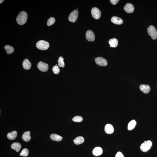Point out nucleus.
I'll list each match as a JSON object with an SVG mask.
<instances>
[{
    "instance_id": "f257e3e1",
    "label": "nucleus",
    "mask_w": 157,
    "mask_h": 157,
    "mask_svg": "<svg viewBox=\"0 0 157 157\" xmlns=\"http://www.w3.org/2000/svg\"><path fill=\"white\" fill-rule=\"evenodd\" d=\"M27 13L24 11H22L19 13L16 18V21L19 25H24L27 21Z\"/></svg>"
},
{
    "instance_id": "f03ea898",
    "label": "nucleus",
    "mask_w": 157,
    "mask_h": 157,
    "mask_svg": "<svg viewBox=\"0 0 157 157\" xmlns=\"http://www.w3.org/2000/svg\"><path fill=\"white\" fill-rule=\"evenodd\" d=\"M50 46V44L47 41H39L37 43L36 47L37 48L40 50H46L48 49Z\"/></svg>"
},
{
    "instance_id": "7ed1b4c3",
    "label": "nucleus",
    "mask_w": 157,
    "mask_h": 157,
    "mask_svg": "<svg viewBox=\"0 0 157 157\" xmlns=\"http://www.w3.org/2000/svg\"><path fill=\"white\" fill-rule=\"evenodd\" d=\"M152 145V143L150 140L145 141L140 145V150L143 152H147L150 149Z\"/></svg>"
},
{
    "instance_id": "20e7f679",
    "label": "nucleus",
    "mask_w": 157,
    "mask_h": 157,
    "mask_svg": "<svg viewBox=\"0 0 157 157\" xmlns=\"http://www.w3.org/2000/svg\"><path fill=\"white\" fill-rule=\"evenodd\" d=\"M148 34L151 37L152 39L155 40L157 38V31L155 27L153 26H150L147 29Z\"/></svg>"
},
{
    "instance_id": "39448f33",
    "label": "nucleus",
    "mask_w": 157,
    "mask_h": 157,
    "mask_svg": "<svg viewBox=\"0 0 157 157\" xmlns=\"http://www.w3.org/2000/svg\"><path fill=\"white\" fill-rule=\"evenodd\" d=\"M78 11L77 10H74L69 15V20L72 23H74L77 20L78 16Z\"/></svg>"
},
{
    "instance_id": "423d86ee",
    "label": "nucleus",
    "mask_w": 157,
    "mask_h": 157,
    "mask_svg": "<svg viewBox=\"0 0 157 157\" xmlns=\"http://www.w3.org/2000/svg\"><path fill=\"white\" fill-rule=\"evenodd\" d=\"M91 14L92 17L96 20L100 18L101 16V12L100 10L96 7L93 8L91 10Z\"/></svg>"
},
{
    "instance_id": "0eeeda50",
    "label": "nucleus",
    "mask_w": 157,
    "mask_h": 157,
    "mask_svg": "<svg viewBox=\"0 0 157 157\" xmlns=\"http://www.w3.org/2000/svg\"><path fill=\"white\" fill-rule=\"evenodd\" d=\"M95 61L97 65L100 66H105L107 65V61L103 57H97L95 59Z\"/></svg>"
},
{
    "instance_id": "6e6552de",
    "label": "nucleus",
    "mask_w": 157,
    "mask_h": 157,
    "mask_svg": "<svg viewBox=\"0 0 157 157\" xmlns=\"http://www.w3.org/2000/svg\"><path fill=\"white\" fill-rule=\"evenodd\" d=\"M38 68L40 70L43 72H45L48 70L49 66L47 64L40 61L37 65Z\"/></svg>"
},
{
    "instance_id": "1a4fd4ad",
    "label": "nucleus",
    "mask_w": 157,
    "mask_h": 157,
    "mask_svg": "<svg viewBox=\"0 0 157 157\" xmlns=\"http://www.w3.org/2000/svg\"><path fill=\"white\" fill-rule=\"evenodd\" d=\"M86 38L89 41H94L95 40V35L93 31L88 30L87 31L86 34Z\"/></svg>"
},
{
    "instance_id": "9d476101",
    "label": "nucleus",
    "mask_w": 157,
    "mask_h": 157,
    "mask_svg": "<svg viewBox=\"0 0 157 157\" xmlns=\"http://www.w3.org/2000/svg\"><path fill=\"white\" fill-rule=\"evenodd\" d=\"M124 10L126 12L128 13H131L133 12L134 10V7L131 4L127 3L124 7Z\"/></svg>"
},
{
    "instance_id": "9b49d317",
    "label": "nucleus",
    "mask_w": 157,
    "mask_h": 157,
    "mask_svg": "<svg viewBox=\"0 0 157 157\" xmlns=\"http://www.w3.org/2000/svg\"><path fill=\"white\" fill-rule=\"evenodd\" d=\"M140 91L145 94H147L149 93L150 90L149 86L148 85L142 84L140 86Z\"/></svg>"
},
{
    "instance_id": "f8f14e48",
    "label": "nucleus",
    "mask_w": 157,
    "mask_h": 157,
    "mask_svg": "<svg viewBox=\"0 0 157 157\" xmlns=\"http://www.w3.org/2000/svg\"><path fill=\"white\" fill-rule=\"evenodd\" d=\"M105 131L106 134H111L114 132V128L112 125L108 124L105 126Z\"/></svg>"
},
{
    "instance_id": "ddd939ff",
    "label": "nucleus",
    "mask_w": 157,
    "mask_h": 157,
    "mask_svg": "<svg viewBox=\"0 0 157 157\" xmlns=\"http://www.w3.org/2000/svg\"><path fill=\"white\" fill-rule=\"evenodd\" d=\"M111 21L112 23L116 25H120L123 23L122 19L116 16L112 17L111 19Z\"/></svg>"
},
{
    "instance_id": "4468645a",
    "label": "nucleus",
    "mask_w": 157,
    "mask_h": 157,
    "mask_svg": "<svg viewBox=\"0 0 157 157\" xmlns=\"http://www.w3.org/2000/svg\"><path fill=\"white\" fill-rule=\"evenodd\" d=\"M24 69L26 70L30 69L32 66V64L27 59H26L24 61L23 63Z\"/></svg>"
},
{
    "instance_id": "2eb2a0df",
    "label": "nucleus",
    "mask_w": 157,
    "mask_h": 157,
    "mask_svg": "<svg viewBox=\"0 0 157 157\" xmlns=\"http://www.w3.org/2000/svg\"><path fill=\"white\" fill-rule=\"evenodd\" d=\"M103 152V149L101 148L98 147L95 148L93 151V154L96 156H98L101 155Z\"/></svg>"
},
{
    "instance_id": "dca6fc26",
    "label": "nucleus",
    "mask_w": 157,
    "mask_h": 157,
    "mask_svg": "<svg viewBox=\"0 0 157 157\" xmlns=\"http://www.w3.org/2000/svg\"><path fill=\"white\" fill-rule=\"evenodd\" d=\"M30 134V132L29 131L25 132L24 133L22 136V138L23 140L26 142L29 141L31 139Z\"/></svg>"
},
{
    "instance_id": "f3484780",
    "label": "nucleus",
    "mask_w": 157,
    "mask_h": 157,
    "mask_svg": "<svg viewBox=\"0 0 157 157\" xmlns=\"http://www.w3.org/2000/svg\"><path fill=\"white\" fill-rule=\"evenodd\" d=\"M50 138L52 140L57 142L61 141L63 139V137L61 136L55 134H51Z\"/></svg>"
},
{
    "instance_id": "a211bd4d",
    "label": "nucleus",
    "mask_w": 157,
    "mask_h": 157,
    "mask_svg": "<svg viewBox=\"0 0 157 157\" xmlns=\"http://www.w3.org/2000/svg\"><path fill=\"white\" fill-rule=\"evenodd\" d=\"M11 147L12 149L15 150L16 152H18L21 148V146L20 143L15 142L11 145Z\"/></svg>"
},
{
    "instance_id": "6ab92c4d",
    "label": "nucleus",
    "mask_w": 157,
    "mask_h": 157,
    "mask_svg": "<svg viewBox=\"0 0 157 157\" xmlns=\"http://www.w3.org/2000/svg\"><path fill=\"white\" fill-rule=\"evenodd\" d=\"M17 135V132L15 131H13L11 132L8 133L7 135V138L10 140H14L16 138Z\"/></svg>"
},
{
    "instance_id": "aec40b11",
    "label": "nucleus",
    "mask_w": 157,
    "mask_h": 157,
    "mask_svg": "<svg viewBox=\"0 0 157 157\" xmlns=\"http://www.w3.org/2000/svg\"><path fill=\"white\" fill-rule=\"evenodd\" d=\"M109 43L110 47H116L118 45V41L116 38H112L109 40Z\"/></svg>"
},
{
    "instance_id": "412c9836",
    "label": "nucleus",
    "mask_w": 157,
    "mask_h": 157,
    "mask_svg": "<svg viewBox=\"0 0 157 157\" xmlns=\"http://www.w3.org/2000/svg\"><path fill=\"white\" fill-rule=\"evenodd\" d=\"M73 141L75 144L78 145L83 143L84 140V138L82 137H78L75 139Z\"/></svg>"
},
{
    "instance_id": "4be33fe9",
    "label": "nucleus",
    "mask_w": 157,
    "mask_h": 157,
    "mask_svg": "<svg viewBox=\"0 0 157 157\" xmlns=\"http://www.w3.org/2000/svg\"><path fill=\"white\" fill-rule=\"evenodd\" d=\"M136 121L134 120H132L129 123L128 125V130H132L135 127L136 125Z\"/></svg>"
},
{
    "instance_id": "5701e85b",
    "label": "nucleus",
    "mask_w": 157,
    "mask_h": 157,
    "mask_svg": "<svg viewBox=\"0 0 157 157\" xmlns=\"http://www.w3.org/2000/svg\"><path fill=\"white\" fill-rule=\"evenodd\" d=\"M6 51L7 54H9L12 53L14 51V47L9 45H6L4 46Z\"/></svg>"
},
{
    "instance_id": "b1692460",
    "label": "nucleus",
    "mask_w": 157,
    "mask_h": 157,
    "mask_svg": "<svg viewBox=\"0 0 157 157\" xmlns=\"http://www.w3.org/2000/svg\"><path fill=\"white\" fill-rule=\"evenodd\" d=\"M59 66L60 67L64 68L65 66V63L64 62V59L63 57H59L58 61Z\"/></svg>"
},
{
    "instance_id": "393cba45",
    "label": "nucleus",
    "mask_w": 157,
    "mask_h": 157,
    "mask_svg": "<svg viewBox=\"0 0 157 157\" xmlns=\"http://www.w3.org/2000/svg\"><path fill=\"white\" fill-rule=\"evenodd\" d=\"M29 151L28 149L26 148L24 149L20 154L21 156L27 157L28 155Z\"/></svg>"
},
{
    "instance_id": "a878e982",
    "label": "nucleus",
    "mask_w": 157,
    "mask_h": 157,
    "mask_svg": "<svg viewBox=\"0 0 157 157\" xmlns=\"http://www.w3.org/2000/svg\"><path fill=\"white\" fill-rule=\"evenodd\" d=\"M55 22V20L54 17H50L47 21V26H51L54 24Z\"/></svg>"
},
{
    "instance_id": "bb28decb",
    "label": "nucleus",
    "mask_w": 157,
    "mask_h": 157,
    "mask_svg": "<svg viewBox=\"0 0 157 157\" xmlns=\"http://www.w3.org/2000/svg\"><path fill=\"white\" fill-rule=\"evenodd\" d=\"M83 118L82 117L79 116H77L74 117L72 119V121L74 122H82Z\"/></svg>"
},
{
    "instance_id": "cd10ccee",
    "label": "nucleus",
    "mask_w": 157,
    "mask_h": 157,
    "mask_svg": "<svg viewBox=\"0 0 157 157\" xmlns=\"http://www.w3.org/2000/svg\"><path fill=\"white\" fill-rule=\"evenodd\" d=\"M52 70L54 73L56 75L58 74L60 72V69L59 67L56 65L53 67L52 69Z\"/></svg>"
},
{
    "instance_id": "c85d7f7f",
    "label": "nucleus",
    "mask_w": 157,
    "mask_h": 157,
    "mask_svg": "<svg viewBox=\"0 0 157 157\" xmlns=\"http://www.w3.org/2000/svg\"><path fill=\"white\" fill-rule=\"evenodd\" d=\"M115 157H124V156L121 152H118L115 155Z\"/></svg>"
},
{
    "instance_id": "c756f323",
    "label": "nucleus",
    "mask_w": 157,
    "mask_h": 157,
    "mask_svg": "<svg viewBox=\"0 0 157 157\" xmlns=\"http://www.w3.org/2000/svg\"><path fill=\"white\" fill-rule=\"evenodd\" d=\"M119 1V0H111L110 2L113 5H115Z\"/></svg>"
},
{
    "instance_id": "7c9ffc66",
    "label": "nucleus",
    "mask_w": 157,
    "mask_h": 157,
    "mask_svg": "<svg viewBox=\"0 0 157 157\" xmlns=\"http://www.w3.org/2000/svg\"><path fill=\"white\" fill-rule=\"evenodd\" d=\"M4 1V0H1L0 1V3L1 4Z\"/></svg>"
}]
</instances>
